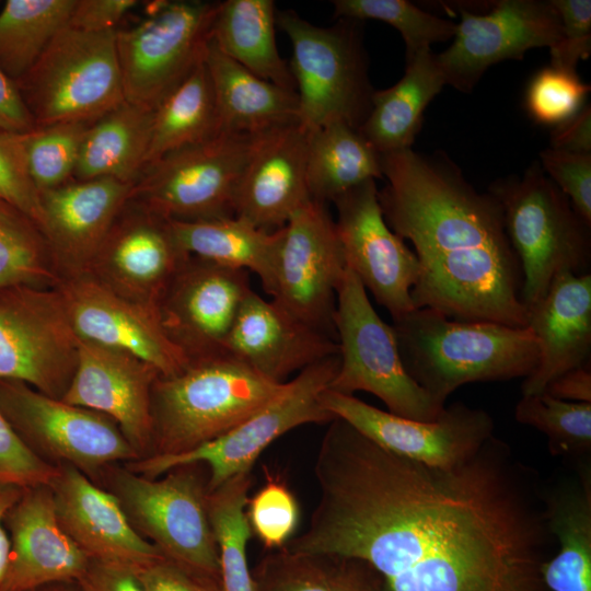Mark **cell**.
Masks as SVG:
<instances>
[{"mask_svg": "<svg viewBox=\"0 0 591 591\" xmlns=\"http://www.w3.org/2000/svg\"><path fill=\"white\" fill-rule=\"evenodd\" d=\"M515 420L542 431L553 454H579L591 449V403L568 402L546 392L522 395Z\"/></svg>", "mask_w": 591, "mask_h": 591, "instance_id": "cell-43", "label": "cell"}, {"mask_svg": "<svg viewBox=\"0 0 591 591\" xmlns=\"http://www.w3.org/2000/svg\"><path fill=\"white\" fill-rule=\"evenodd\" d=\"M153 108L121 102L86 128L73 179L114 178L135 184L146 166Z\"/></svg>", "mask_w": 591, "mask_h": 591, "instance_id": "cell-32", "label": "cell"}, {"mask_svg": "<svg viewBox=\"0 0 591 591\" xmlns=\"http://www.w3.org/2000/svg\"><path fill=\"white\" fill-rule=\"evenodd\" d=\"M251 290L248 271L189 255L159 302L162 326L189 360L223 352Z\"/></svg>", "mask_w": 591, "mask_h": 591, "instance_id": "cell-21", "label": "cell"}, {"mask_svg": "<svg viewBox=\"0 0 591 591\" xmlns=\"http://www.w3.org/2000/svg\"><path fill=\"white\" fill-rule=\"evenodd\" d=\"M359 22L320 27L286 10L277 24L292 45L290 70L299 100V124L308 132L334 121L359 129L374 92Z\"/></svg>", "mask_w": 591, "mask_h": 591, "instance_id": "cell-7", "label": "cell"}, {"mask_svg": "<svg viewBox=\"0 0 591 591\" xmlns=\"http://www.w3.org/2000/svg\"><path fill=\"white\" fill-rule=\"evenodd\" d=\"M161 375L120 349L80 339L77 368L62 401L113 419L138 453H152V387Z\"/></svg>", "mask_w": 591, "mask_h": 591, "instance_id": "cell-22", "label": "cell"}, {"mask_svg": "<svg viewBox=\"0 0 591 591\" xmlns=\"http://www.w3.org/2000/svg\"><path fill=\"white\" fill-rule=\"evenodd\" d=\"M259 136L220 132L170 152L143 169L130 199L167 220L232 217L240 179Z\"/></svg>", "mask_w": 591, "mask_h": 591, "instance_id": "cell-11", "label": "cell"}, {"mask_svg": "<svg viewBox=\"0 0 591 591\" xmlns=\"http://www.w3.org/2000/svg\"><path fill=\"white\" fill-rule=\"evenodd\" d=\"M91 123H57L20 135L28 176L39 194L73 179L80 147Z\"/></svg>", "mask_w": 591, "mask_h": 591, "instance_id": "cell-42", "label": "cell"}, {"mask_svg": "<svg viewBox=\"0 0 591 591\" xmlns=\"http://www.w3.org/2000/svg\"><path fill=\"white\" fill-rule=\"evenodd\" d=\"M218 2L159 1L116 31L125 100L155 108L204 58Z\"/></svg>", "mask_w": 591, "mask_h": 591, "instance_id": "cell-13", "label": "cell"}, {"mask_svg": "<svg viewBox=\"0 0 591 591\" xmlns=\"http://www.w3.org/2000/svg\"><path fill=\"white\" fill-rule=\"evenodd\" d=\"M48 486L59 524L92 560L138 569L163 556L135 531L116 497L79 470L57 466Z\"/></svg>", "mask_w": 591, "mask_h": 591, "instance_id": "cell-23", "label": "cell"}, {"mask_svg": "<svg viewBox=\"0 0 591 591\" xmlns=\"http://www.w3.org/2000/svg\"><path fill=\"white\" fill-rule=\"evenodd\" d=\"M392 326L405 370L444 406L464 384L526 378L538 361L529 327L453 320L428 308L407 312Z\"/></svg>", "mask_w": 591, "mask_h": 591, "instance_id": "cell-3", "label": "cell"}, {"mask_svg": "<svg viewBox=\"0 0 591 591\" xmlns=\"http://www.w3.org/2000/svg\"><path fill=\"white\" fill-rule=\"evenodd\" d=\"M4 525L11 546L9 591L78 582L91 558L59 524L48 485L25 487Z\"/></svg>", "mask_w": 591, "mask_h": 591, "instance_id": "cell-25", "label": "cell"}, {"mask_svg": "<svg viewBox=\"0 0 591 591\" xmlns=\"http://www.w3.org/2000/svg\"><path fill=\"white\" fill-rule=\"evenodd\" d=\"M334 326L339 367L328 390L346 395L371 393L391 414L407 419L433 421L441 416L445 406L409 376L392 324L375 312L348 267L337 289Z\"/></svg>", "mask_w": 591, "mask_h": 591, "instance_id": "cell-8", "label": "cell"}, {"mask_svg": "<svg viewBox=\"0 0 591 591\" xmlns=\"http://www.w3.org/2000/svg\"><path fill=\"white\" fill-rule=\"evenodd\" d=\"M526 327L538 341L540 356L521 391L534 395L565 372L590 363L591 275H558L546 294L528 309Z\"/></svg>", "mask_w": 591, "mask_h": 591, "instance_id": "cell-28", "label": "cell"}, {"mask_svg": "<svg viewBox=\"0 0 591 591\" xmlns=\"http://www.w3.org/2000/svg\"><path fill=\"white\" fill-rule=\"evenodd\" d=\"M252 577L255 591H391L362 559L283 547L264 555Z\"/></svg>", "mask_w": 591, "mask_h": 591, "instance_id": "cell-35", "label": "cell"}, {"mask_svg": "<svg viewBox=\"0 0 591 591\" xmlns=\"http://www.w3.org/2000/svg\"><path fill=\"white\" fill-rule=\"evenodd\" d=\"M551 149L591 154V106L584 105L575 116L551 132Z\"/></svg>", "mask_w": 591, "mask_h": 591, "instance_id": "cell-54", "label": "cell"}, {"mask_svg": "<svg viewBox=\"0 0 591 591\" xmlns=\"http://www.w3.org/2000/svg\"><path fill=\"white\" fill-rule=\"evenodd\" d=\"M560 20V38L549 48L551 66L577 71L591 54V1L551 0Z\"/></svg>", "mask_w": 591, "mask_h": 591, "instance_id": "cell-46", "label": "cell"}, {"mask_svg": "<svg viewBox=\"0 0 591 591\" xmlns=\"http://www.w3.org/2000/svg\"><path fill=\"white\" fill-rule=\"evenodd\" d=\"M382 154L344 121L309 132L306 182L312 200L326 204L370 179L383 178Z\"/></svg>", "mask_w": 591, "mask_h": 591, "instance_id": "cell-36", "label": "cell"}, {"mask_svg": "<svg viewBox=\"0 0 591 591\" xmlns=\"http://www.w3.org/2000/svg\"><path fill=\"white\" fill-rule=\"evenodd\" d=\"M61 277L42 227L0 199V289L21 285L55 288Z\"/></svg>", "mask_w": 591, "mask_h": 591, "instance_id": "cell-40", "label": "cell"}, {"mask_svg": "<svg viewBox=\"0 0 591 591\" xmlns=\"http://www.w3.org/2000/svg\"><path fill=\"white\" fill-rule=\"evenodd\" d=\"M266 482L246 503L252 534L268 551L282 548L293 536L300 519L298 501L279 476L265 471Z\"/></svg>", "mask_w": 591, "mask_h": 591, "instance_id": "cell-44", "label": "cell"}, {"mask_svg": "<svg viewBox=\"0 0 591 591\" xmlns=\"http://www.w3.org/2000/svg\"><path fill=\"white\" fill-rule=\"evenodd\" d=\"M339 367V355L327 357L287 381L265 406L223 436L192 451L175 455H150L125 463L139 475L155 478L186 464L208 468V491L231 477L252 472L260 453L286 432L306 424H329L336 417L321 402Z\"/></svg>", "mask_w": 591, "mask_h": 591, "instance_id": "cell-10", "label": "cell"}, {"mask_svg": "<svg viewBox=\"0 0 591 591\" xmlns=\"http://www.w3.org/2000/svg\"><path fill=\"white\" fill-rule=\"evenodd\" d=\"M252 484V472L241 473L208 491L206 497L223 591H255L246 555L252 531L245 508Z\"/></svg>", "mask_w": 591, "mask_h": 591, "instance_id": "cell-39", "label": "cell"}, {"mask_svg": "<svg viewBox=\"0 0 591 591\" xmlns=\"http://www.w3.org/2000/svg\"><path fill=\"white\" fill-rule=\"evenodd\" d=\"M444 85L436 54L431 48L420 51L406 62L398 82L373 92L360 134L381 154L410 149L426 107Z\"/></svg>", "mask_w": 591, "mask_h": 591, "instance_id": "cell-30", "label": "cell"}, {"mask_svg": "<svg viewBox=\"0 0 591 591\" xmlns=\"http://www.w3.org/2000/svg\"><path fill=\"white\" fill-rule=\"evenodd\" d=\"M132 186L107 177L72 179L39 194L43 231L62 276L88 270Z\"/></svg>", "mask_w": 591, "mask_h": 591, "instance_id": "cell-27", "label": "cell"}, {"mask_svg": "<svg viewBox=\"0 0 591 591\" xmlns=\"http://www.w3.org/2000/svg\"><path fill=\"white\" fill-rule=\"evenodd\" d=\"M137 5L135 0H76L68 26L88 32L116 31Z\"/></svg>", "mask_w": 591, "mask_h": 591, "instance_id": "cell-51", "label": "cell"}, {"mask_svg": "<svg viewBox=\"0 0 591 591\" xmlns=\"http://www.w3.org/2000/svg\"><path fill=\"white\" fill-rule=\"evenodd\" d=\"M205 466L181 465L149 478L115 464L95 483L116 497L135 531L164 557L220 580L219 553L206 506L209 473Z\"/></svg>", "mask_w": 591, "mask_h": 591, "instance_id": "cell-6", "label": "cell"}, {"mask_svg": "<svg viewBox=\"0 0 591 591\" xmlns=\"http://www.w3.org/2000/svg\"><path fill=\"white\" fill-rule=\"evenodd\" d=\"M116 31L67 25L51 39L15 83L36 127L91 123L125 101Z\"/></svg>", "mask_w": 591, "mask_h": 591, "instance_id": "cell-9", "label": "cell"}, {"mask_svg": "<svg viewBox=\"0 0 591 591\" xmlns=\"http://www.w3.org/2000/svg\"><path fill=\"white\" fill-rule=\"evenodd\" d=\"M76 0H8L0 11V69L16 83L68 25Z\"/></svg>", "mask_w": 591, "mask_h": 591, "instance_id": "cell-38", "label": "cell"}, {"mask_svg": "<svg viewBox=\"0 0 591 591\" xmlns=\"http://www.w3.org/2000/svg\"><path fill=\"white\" fill-rule=\"evenodd\" d=\"M20 135L0 134V199L27 213L43 229L40 195L28 176Z\"/></svg>", "mask_w": 591, "mask_h": 591, "instance_id": "cell-47", "label": "cell"}, {"mask_svg": "<svg viewBox=\"0 0 591 591\" xmlns=\"http://www.w3.org/2000/svg\"><path fill=\"white\" fill-rule=\"evenodd\" d=\"M276 24L277 13L271 0L218 2L211 40L224 55L257 77L296 91L290 66L276 45Z\"/></svg>", "mask_w": 591, "mask_h": 591, "instance_id": "cell-33", "label": "cell"}, {"mask_svg": "<svg viewBox=\"0 0 591 591\" xmlns=\"http://www.w3.org/2000/svg\"><path fill=\"white\" fill-rule=\"evenodd\" d=\"M34 591H80L77 582H60L40 587Z\"/></svg>", "mask_w": 591, "mask_h": 591, "instance_id": "cell-57", "label": "cell"}, {"mask_svg": "<svg viewBox=\"0 0 591 591\" xmlns=\"http://www.w3.org/2000/svg\"><path fill=\"white\" fill-rule=\"evenodd\" d=\"M545 489L549 530L558 549L541 568L549 591H591V471Z\"/></svg>", "mask_w": 591, "mask_h": 591, "instance_id": "cell-31", "label": "cell"}, {"mask_svg": "<svg viewBox=\"0 0 591 591\" xmlns=\"http://www.w3.org/2000/svg\"><path fill=\"white\" fill-rule=\"evenodd\" d=\"M55 288L80 339L129 352L165 376L188 364L165 333L157 306L127 299L88 273L62 276Z\"/></svg>", "mask_w": 591, "mask_h": 591, "instance_id": "cell-19", "label": "cell"}, {"mask_svg": "<svg viewBox=\"0 0 591 591\" xmlns=\"http://www.w3.org/2000/svg\"><path fill=\"white\" fill-rule=\"evenodd\" d=\"M35 127L16 84L0 69V134H25Z\"/></svg>", "mask_w": 591, "mask_h": 591, "instance_id": "cell-53", "label": "cell"}, {"mask_svg": "<svg viewBox=\"0 0 591 591\" xmlns=\"http://www.w3.org/2000/svg\"><path fill=\"white\" fill-rule=\"evenodd\" d=\"M339 20H379L396 28L405 43L406 62L434 43L454 37L456 23L421 10L406 0H335Z\"/></svg>", "mask_w": 591, "mask_h": 591, "instance_id": "cell-41", "label": "cell"}, {"mask_svg": "<svg viewBox=\"0 0 591 591\" xmlns=\"http://www.w3.org/2000/svg\"><path fill=\"white\" fill-rule=\"evenodd\" d=\"M545 392L563 401L591 403L590 363L559 375L548 384Z\"/></svg>", "mask_w": 591, "mask_h": 591, "instance_id": "cell-55", "label": "cell"}, {"mask_svg": "<svg viewBox=\"0 0 591 591\" xmlns=\"http://www.w3.org/2000/svg\"><path fill=\"white\" fill-rule=\"evenodd\" d=\"M538 162L545 174L569 199L573 209L591 224V154L545 149Z\"/></svg>", "mask_w": 591, "mask_h": 591, "instance_id": "cell-48", "label": "cell"}, {"mask_svg": "<svg viewBox=\"0 0 591 591\" xmlns=\"http://www.w3.org/2000/svg\"><path fill=\"white\" fill-rule=\"evenodd\" d=\"M281 231L268 294L291 315L336 339V294L347 266L335 219L326 204L311 199Z\"/></svg>", "mask_w": 591, "mask_h": 591, "instance_id": "cell-15", "label": "cell"}, {"mask_svg": "<svg viewBox=\"0 0 591 591\" xmlns=\"http://www.w3.org/2000/svg\"><path fill=\"white\" fill-rule=\"evenodd\" d=\"M453 43L436 54L445 84L470 93L485 71L503 60H520L532 48L553 47L560 20L551 1L500 0L482 14L459 7Z\"/></svg>", "mask_w": 591, "mask_h": 591, "instance_id": "cell-16", "label": "cell"}, {"mask_svg": "<svg viewBox=\"0 0 591 591\" xmlns=\"http://www.w3.org/2000/svg\"><path fill=\"white\" fill-rule=\"evenodd\" d=\"M183 251L221 266L252 271L268 293L281 229L267 232L236 216L201 220H170Z\"/></svg>", "mask_w": 591, "mask_h": 591, "instance_id": "cell-34", "label": "cell"}, {"mask_svg": "<svg viewBox=\"0 0 591 591\" xmlns=\"http://www.w3.org/2000/svg\"><path fill=\"white\" fill-rule=\"evenodd\" d=\"M222 350L276 383H285L291 373L339 354L335 338L253 290L245 298Z\"/></svg>", "mask_w": 591, "mask_h": 591, "instance_id": "cell-24", "label": "cell"}, {"mask_svg": "<svg viewBox=\"0 0 591 591\" xmlns=\"http://www.w3.org/2000/svg\"><path fill=\"white\" fill-rule=\"evenodd\" d=\"M21 487L0 482V591H9L11 546L4 525L9 509L19 499Z\"/></svg>", "mask_w": 591, "mask_h": 591, "instance_id": "cell-56", "label": "cell"}, {"mask_svg": "<svg viewBox=\"0 0 591 591\" xmlns=\"http://www.w3.org/2000/svg\"><path fill=\"white\" fill-rule=\"evenodd\" d=\"M500 202L509 242L522 271L521 301L526 311L563 273L590 274L591 224L533 162L521 176L495 181L488 188Z\"/></svg>", "mask_w": 591, "mask_h": 591, "instance_id": "cell-5", "label": "cell"}, {"mask_svg": "<svg viewBox=\"0 0 591 591\" xmlns=\"http://www.w3.org/2000/svg\"><path fill=\"white\" fill-rule=\"evenodd\" d=\"M57 467L34 454L0 410V482L21 488L49 485Z\"/></svg>", "mask_w": 591, "mask_h": 591, "instance_id": "cell-49", "label": "cell"}, {"mask_svg": "<svg viewBox=\"0 0 591 591\" xmlns=\"http://www.w3.org/2000/svg\"><path fill=\"white\" fill-rule=\"evenodd\" d=\"M285 383L225 352L192 359L182 371L159 375L151 396V455L181 454L218 439L265 406Z\"/></svg>", "mask_w": 591, "mask_h": 591, "instance_id": "cell-4", "label": "cell"}, {"mask_svg": "<svg viewBox=\"0 0 591 591\" xmlns=\"http://www.w3.org/2000/svg\"><path fill=\"white\" fill-rule=\"evenodd\" d=\"M79 344L56 288L0 289V380L61 399L77 368Z\"/></svg>", "mask_w": 591, "mask_h": 591, "instance_id": "cell-14", "label": "cell"}, {"mask_svg": "<svg viewBox=\"0 0 591 591\" xmlns=\"http://www.w3.org/2000/svg\"><path fill=\"white\" fill-rule=\"evenodd\" d=\"M220 132L211 81L202 58L154 108L146 166Z\"/></svg>", "mask_w": 591, "mask_h": 591, "instance_id": "cell-37", "label": "cell"}, {"mask_svg": "<svg viewBox=\"0 0 591 591\" xmlns=\"http://www.w3.org/2000/svg\"><path fill=\"white\" fill-rule=\"evenodd\" d=\"M77 584L80 591H144L134 567L92 559Z\"/></svg>", "mask_w": 591, "mask_h": 591, "instance_id": "cell-52", "label": "cell"}, {"mask_svg": "<svg viewBox=\"0 0 591 591\" xmlns=\"http://www.w3.org/2000/svg\"><path fill=\"white\" fill-rule=\"evenodd\" d=\"M591 86L580 80L577 71L546 67L530 81L524 106L537 124L557 126L575 116L583 106Z\"/></svg>", "mask_w": 591, "mask_h": 591, "instance_id": "cell-45", "label": "cell"}, {"mask_svg": "<svg viewBox=\"0 0 591 591\" xmlns=\"http://www.w3.org/2000/svg\"><path fill=\"white\" fill-rule=\"evenodd\" d=\"M0 410L26 447L46 463L72 466L94 483L112 465L139 460L106 415L0 380Z\"/></svg>", "mask_w": 591, "mask_h": 591, "instance_id": "cell-12", "label": "cell"}, {"mask_svg": "<svg viewBox=\"0 0 591 591\" xmlns=\"http://www.w3.org/2000/svg\"><path fill=\"white\" fill-rule=\"evenodd\" d=\"M308 138L309 132L300 124L258 137L236 189L234 216L274 232L311 200L306 182Z\"/></svg>", "mask_w": 591, "mask_h": 591, "instance_id": "cell-26", "label": "cell"}, {"mask_svg": "<svg viewBox=\"0 0 591 591\" xmlns=\"http://www.w3.org/2000/svg\"><path fill=\"white\" fill-rule=\"evenodd\" d=\"M188 256L170 220L129 198L84 273L127 299L158 308Z\"/></svg>", "mask_w": 591, "mask_h": 591, "instance_id": "cell-20", "label": "cell"}, {"mask_svg": "<svg viewBox=\"0 0 591 591\" xmlns=\"http://www.w3.org/2000/svg\"><path fill=\"white\" fill-rule=\"evenodd\" d=\"M333 202L346 266L392 320L414 310L410 292L418 280L419 263L385 222L375 181L347 190Z\"/></svg>", "mask_w": 591, "mask_h": 591, "instance_id": "cell-18", "label": "cell"}, {"mask_svg": "<svg viewBox=\"0 0 591 591\" xmlns=\"http://www.w3.org/2000/svg\"><path fill=\"white\" fill-rule=\"evenodd\" d=\"M144 591H223L221 581L162 556L136 569Z\"/></svg>", "mask_w": 591, "mask_h": 591, "instance_id": "cell-50", "label": "cell"}, {"mask_svg": "<svg viewBox=\"0 0 591 591\" xmlns=\"http://www.w3.org/2000/svg\"><path fill=\"white\" fill-rule=\"evenodd\" d=\"M381 161L384 220L412 242L419 263L414 308L526 327L522 271L497 198L478 192L442 152L410 148L384 153Z\"/></svg>", "mask_w": 591, "mask_h": 591, "instance_id": "cell-2", "label": "cell"}, {"mask_svg": "<svg viewBox=\"0 0 591 591\" xmlns=\"http://www.w3.org/2000/svg\"><path fill=\"white\" fill-rule=\"evenodd\" d=\"M204 61L213 91L221 132L259 136L299 124L296 91L252 73L207 44Z\"/></svg>", "mask_w": 591, "mask_h": 591, "instance_id": "cell-29", "label": "cell"}, {"mask_svg": "<svg viewBox=\"0 0 591 591\" xmlns=\"http://www.w3.org/2000/svg\"><path fill=\"white\" fill-rule=\"evenodd\" d=\"M306 530L283 546L362 559L391 591H549L556 545L545 489L495 436L466 461L436 467L328 424Z\"/></svg>", "mask_w": 591, "mask_h": 591, "instance_id": "cell-1", "label": "cell"}, {"mask_svg": "<svg viewBox=\"0 0 591 591\" xmlns=\"http://www.w3.org/2000/svg\"><path fill=\"white\" fill-rule=\"evenodd\" d=\"M323 407L380 447L436 467H452L473 456L494 436L490 415L463 403L445 407L433 421L396 416L354 395L322 393Z\"/></svg>", "mask_w": 591, "mask_h": 591, "instance_id": "cell-17", "label": "cell"}]
</instances>
